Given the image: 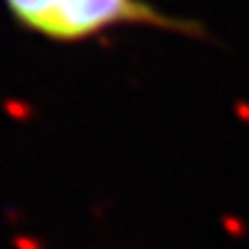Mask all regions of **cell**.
Instances as JSON below:
<instances>
[{"label": "cell", "instance_id": "6da1fadb", "mask_svg": "<svg viewBox=\"0 0 249 249\" xmlns=\"http://www.w3.org/2000/svg\"><path fill=\"white\" fill-rule=\"evenodd\" d=\"M0 6L22 31L53 45H83L116 28L205 36L202 22L169 14L150 0H0Z\"/></svg>", "mask_w": 249, "mask_h": 249}]
</instances>
